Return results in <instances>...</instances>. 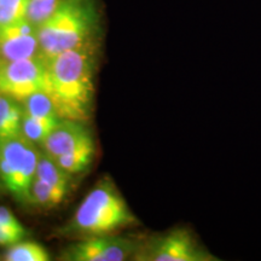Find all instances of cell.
Here are the masks:
<instances>
[{
    "instance_id": "cell-17",
    "label": "cell",
    "mask_w": 261,
    "mask_h": 261,
    "mask_svg": "<svg viewBox=\"0 0 261 261\" xmlns=\"http://www.w3.org/2000/svg\"><path fill=\"white\" fill-rule=\"evenodd\" d=\"M61 0H28L27 18L35 25H40L56 10Z\"/></svg>"
},
{
    "instance_id": "cell-15",
    "label": "cell",
    "mask_w": 261,
    "mask_h": 261,
    "mask_svg": "<svg viewBox=\"0 0 261 261\" xmlns=\"http://www.w3.org/2000/svg\"><path fill=\"white\" fill-rule=\"evenodd\" d=\"M22 104H23L22 107L23 113L33 117H39V119H60L61 117L50 96L45 91L32 94Z\"/></svg>"
},
{
    "instance_id": "cell-10",
    "label": "cell",
    "mask_w": 261,
    "mask_h": 261,
    "mask_svg": "<svg viewBox=\"0 0 261 261\" xmlns=\"http://www.w3.org/2000/svg\"><path fill=\"white\" fill-rule=\"evenodd\" d=\"M35 178L41 179V180L46 181L54 187L63 189L68 192L70 191L71 182H73V175L64 171L56 162V160L47 155L45 151H40Z\"/></svg>"
},
{
    "instance_id": "cell-7",
    "label": "cell",
    "mask_w": 261,
    "mask_h": 261,
    "mask_svg": "<svg viewBox=\"0 0 261 261\" xmlns=\"http://www.w3.org/2000/svg\"><path fill=\"white\" fill-rule=\"evenodd\" d=\"M39 27L29 19L0 25V60L18 61L41 54Z\"/></svg>"
},
{
    "instance_id": "cell-12",
    "label": "cell",
    "mask_w": 261,
    "mask_h": 261,
    "mask_svg": "<svg viewBox=\"0 0 261 261\" xmlns=\"http://www.w3.org/2000/svg\"><path fill=\"white\" fill-rule=\"evenodd\" d=\"M60 119H39L23 113L22 116V135L34 144L42 145L51 132L60 123Z\"/></svg>"
},
{
    "instance_id": "cell-4",
    "label": "cell",
    "mask_w": 261,
    "mask_h": 261,
    "mask_svg": "<svg viewBox=\"0 0 261 261\" xmlns=\"http://www.w3.org/2000/svg\"><path fill=\"white\" fill-rule=\"evenodd\" d=\"M139 261H219L212 254L192 228L175 226L155 233L140 242L135 253Z\"/></svg>"
},
{
    "instance_id": "cell-8",
    "label": "cell",
    "mask_w": 261,
    "mask_h": 261,
    "mask_svg": "<svg viewBox=\"0 0 261 261\" xmlns=\"http://www.w3.org/2000/svg\"><path fill=\"white\" fill-rule=\"evenodd\" d=\"M91 144H94L92 133L83 121L61 119L60 123L52 130L41 148L47 155L56 159Z\"/></svg>"
},
{
    "instance_id": "cell-11",
    "label": "cell",
    "mask_w": 261,
    "mask_h": 261,
    "mask_svg": "<svg viewBox=\"0 0 261 261\" xmlns=\"http://www.w3.org/2000/svg\"><path fill=\"white\" fill-rule=\"evenodd\" d=\"M69 192L35 178L31 187L29 203L41 208H55L65 200Z\"/></svg>"
},
{
    "instance_id": "cell-6",
    "label": "cell",
    "mask_w": 261,
    "mask_h": 261,
    "mask_svg": "<svg viewBox=\"0 0 261 261\" xmlns=\"http://www.w3.org/2000/svg\"><path fill=\"white\" fill-rule=\"evenodd\" d=\"M140 242L109 233L84 237L65 247L60 254L64 261H122L135 255Z\"/></svg>"
},
{
    "instance_id": "cell-19",
    "label": "cell",
    "mask_w": 261,
    "mask_h": 261,
    "mask_svg": "<svg viewBox=\"0 0 261 261\" xmlns=\"http://www.w3.org/2000/svg\"><path fill=\"white\" fill-rule=\"evenodd\" d=\"M24 237H22L21 234L9 230L4 225L0 224V246H12V244L19 242Z\"/></svg>"
},
{
    "instance_id": "cell-1",
    "label": "cell",
    "mask_w": 261,
    "mask_h": 261,
    "mask_svg": "<svg viewBox=\"0 0 261 261\" xmlns=\"http://www.w3.org/2000/svg\"><path fill=\"white\" fill-rule=\"evenodd\" d=\"M100 39L54 56L46 62V92L62 119L87 121L92 113L94 74Z\"/></svg>"
},
{
    "instance_id": "cell-18",
    "label": "cell",
    "mask_w": 261,
    "mask_h": 261,
    "mask_svg": "<svg viewBox=\"0 0 261 261\" xmlns=\"http://www.w3.org/2000/svg\"><path fill=\"white\" fill-rule=\"evenodd\" d=\"M0 224L4 225L9 230L21 234L22 237L27 236V230H25L23 225L19 223L11 211L8 210L6 207H3V205H0Z\"/></svg>"
},
{
    "instance_id": "cell-3",
    "label": "cell",
    "mask_w": 261,
    "mask_h": 261,
    "mask_svg": "<svg viewBox=\"0 0 261 261\" xmlns=\"http://www.w3.org/2000/svg\"><path fill=\"white\" fill-rule=\"evenodd\" d=\"M139 224L112 180H100L87 194L63 233L84 237L103 236Z\"/></svg>"
},
{
    "instance_id": "cell-13",
    "label": "cell",
    "mask_w": 261,
    "mask_h": 261,
    "mask_svg": "<svg viewBox=\"0 0 261 261\" xmlns=\"http://www.w3.org/2000/svg\"><path fill=\"white\" fill-rule=\"evenodd\" d=\"M4 259L6 261H48L51 257L42 244L22 240L10 246Z\"/></svg>"
},
{
    "instance_id": "cell-2",
    "label": "cell",
    "mask_w": 261,
    "mask_h": 261,
    "mask_svg": "<svg viewBox=\"0 0 261 261\" xmlns=\"http://www.w3.org/2000/svg\"><path fill=\"white\" fill-rule=\"evenodd\" d=\"M41 55L54 56L98 40L102 34V11L98 0H61L39 25Z\"/></svg>"
},
{
    "instance_id": "cell-9",
    "label": "cell",
    "mask_w": 261,
    "mask_h": 261,
    "mask_svg": "<svg viewBox=\"0 0 261 261\" xmlns=\"http://www.w3.org/2000/svg\"><path fill=\"white\" fill-rule=\"evenodd\" d=\"M23 108L4 94H0V143L22 135Z\"/></svg>"
},
{
    "instance_id": "cell-16",
    "label": "cell",
    "mask_w": 261,
    "mask_h": 261,
    "mask_svg": "<svg viewBox=\"0 0 261 261\" xmlns=\"http://www.w3.org/2000/svg\"><path fill=\"white\" fill-rule=\"evenodd\" d=\"M28 0H0V25L27 19Z\"/></svg>"
},
{
    "instance_id": "cell-14",
    "label": "cell",
    "mask_w": 261,
    "mask_h": 261,
    "mask_svg": "<svg viewBox=\"0 0 261 261\" xmlns=\"http://www.w3.org/2000/svg\"><path fill=\"white\" fill-rule=\"evenodd\" d=\"M94 154V144L83 146L74 151L58 156L55 160L64 171L70 173L71 175L79 174L91 165Z\"/></svg>"
},
{
    "instance_id": "cell-5",
    "label": "cell",
    "mask_w": 261,
    "mask_h": 261,
    "mask_svg": "<svg viewBox=\"0 0 261 261\" xmlns=\"http://www.w3.org/2000/svg\"><path fill=\"white\" fill-rule=\"evenodd\" d=\"M46 62L41 54L25 60H0V94L23 103L32 94L46 91Z\"/></svg>"
}]
</instances>
